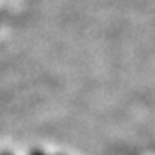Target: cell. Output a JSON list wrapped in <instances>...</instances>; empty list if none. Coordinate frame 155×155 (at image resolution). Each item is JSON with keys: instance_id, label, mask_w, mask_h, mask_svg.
<instances>
[{"instance_id": "cell-1", "label": "cell", "mask_w": 155, "mask_h": 155, "mask_svg": "<svg viewBox=\"0 0 155 155\" xmlns=\"http://www.w3.org/2000/svg\"><path fill=\"white\" fill-rule=\"evenodd\" d=\"M31 155H43L41 152H31Z\"/></svg>"}, {"instance_id": "cell-2", "label": "cell", "mask_w": 155, "mask_h": 155, "mask_svg": "<svg viewBox=\"0 0 155 155\" xmlns=\"http://www.w3.org/2000/svg\"><path fill=\"white\" fill-rule=\"evenodd\" d=\"M2 155H10V153H2Z\"/></svg>"}]
</instances>
